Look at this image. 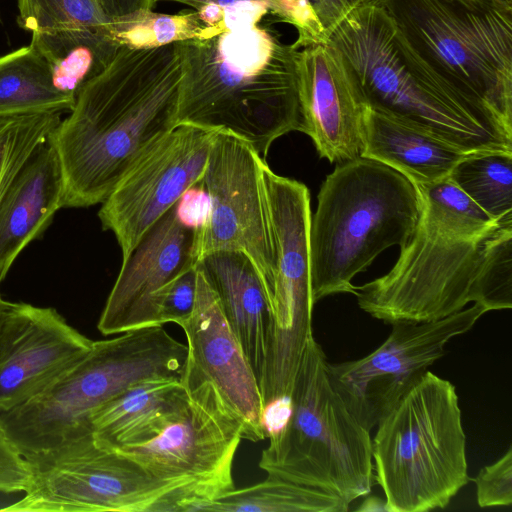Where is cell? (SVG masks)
I'll return each mask as SVG.
<instances>
[{"instance_id": "1", "label": "cell", "mask_w": 512, "mask_h": 512, "mask_svg": "<svg viewBox=\"0 0 512 512\" xmlns=\"http://www.w3.org/2000/svg\"><path fill=\"white\" fill-rule=\"evenodd\" d=\"M182 61L177 43L120 46L85 84L51 133L65 180V207L101 204L130 167L177 125Z\"/></svg>"}, {"instance_id": "2", "label": "cell", "mask_w": 512, "mask_h": 512, "mask_svg": "<svg viewBox=\"0 0 512 512\" xmlns=\"http://www.w3.org/2000/svg\"><path fill=\"white\" fill-rule=\"evenodd\" d=\"M177 124L228 131L266 160L279 137L301 130L296 52L260 25L178 42Z\"/></svg>"}, {"instance_id": "3", "label": "cell", "mask_w": 512, "mask_h": 512, "mask_svg": "<svg viewBox=\"0 0 512 512\" xmlns=\"http://www.w3.org/2000/svg\"><path fill=\"white\" fill-rule=\"evenodd\" d=\"M420 201L415 230L385 275L356 286L359 307L387 324L421 323L477 302L486 244L502 225L448 177L414 185Z\"/></svg>"}, {"instance_id": "4", "label": "cell", "mask_w": 512, "mask_h": 512, "mask_svg": "<svg viewBox=\"0 0 512 512\" xmlns=\"http://www.w3.org/2000/svg\"><path fill=\"white\" fill-rule=\"evenodd\" d=\"M329 41L351 65L369 108L468 152H512V131L440 76L381 5L349 14Z\"/></svg>"}, {"instance_id": "5", "label": "cell", "mask_w": 512, "mask_h": 512, "mask_svg": "<svg viewBox=\"0 0 512 512\" xmlns=\"http://www.w3.org/2000/svg\"><path fill=\"white\" fill-rule=\"evenodd\" d=\"M419 213L417 189L400 172L362 156L339 163L323 181L311 214L314 303L338 293L356 296L353 278L389 247L402 248Z\"/></svg>"}, {"instance_id": "6", "label": "cell", "mask_w": 512, "mask_h": 512, "mask_svg": "<svg viewBox=\"0 0 512 512\" xmlns=\"http://www.w3.org/2000/svg\"><path fill=\"white\" fill-rule=\"evenodd\" d=\"M372 457L388 512L445 508L469 481L455 386L426 371L378 422Z\"/></svg>"}, {"instance_id": "7", "label": "cell", "mask_w": 512, "mask_h": 512, "mask_svg": "<svg viewBox=\"0 0 512 512\" xmlns=\"http://www.w3.org/2000/svg\"><path fill=\"white\" fill-rule=\"evenodd\" d=\"M186 344L163 325L93 341L90 350L41 394L0 415L23 455L92 434L91 414L134 383L153 377L182 379Z\"/></svg>"}, {"instance_id": "8", "label": "cell", "mask_w": 512, "mask_h": 512, "mask_svg": "<svg viewBox=\"0 0 512 512\" xmlns=\"http://www.w3.org/2000/svg\"><path fill=\"white\" fill-rule=\"evenodd\" d=\"M328 363L312 336L293 383L289 420L268 439L259 467L350 505L376 484L372 439L333 386Z\"/></svg>"}, {"instance_id": "9", "label": "cell", "mask_w": 512, "mask_h": 512, "mask_svg": "<svg viewBox=\"0 0 512 512\" xmlns=\"http://www.w3.org/2000/svg\"><path fill=\"white\" fill-rule=\"evenodd\" d=\"M421 57L512 131V6L501 0H381Z\"/></svg>"}, {"instance_id": "10", "label": "cell", "mask_w": 512, "mask_h": 512, "mask_svg": "<svg viewBox=\"0 0 512 512\" xmlns=\"http://www.w3.org/2000/svg\"><path fill=\"white\" fill-rule=\"evenodd\" d=\"M24 456L31 472L25 496L0 511L185 512L211 499L194 482L154 477L92 434Z\"/></svg>"}, {"instance_id": "11", "label": "cell", "mask_w": 512, "mask_h": 512, "mask_svg": "<svg viewBox=\"0 0 512 512\" xmlns=\"http://www.w3.org/2000/svg\"><path fill=\"white\" fill-rule=\"evenodd\" d=\"M273 239L274 284L262 379L268 398L291 393L313 336L309 230L310 193L303 183L262 167Z\"/></svg>"}, {"instance_id": "12", "label": "cell", "mask_w": 512, "mask_h": 512, "mask_svg": "<svg viewBox=\"0 0 512 512\" xmlns=\"http://www.w3.org/2000/svg\"><path fill=\"white\" fill-rule=\"evenodd\" d=\"M266 162L244 139L215 131L201 186L209 198L203 224L194 230V264L220 250H238L256 265L271 306L274 251L262 167Z\"/></svg>"}, {"instance_id": "13", "label": "cell", "mask_w": 512, "mask_h": 512, "mask_svg": "<svg viewBox=\"0 0 512 512\" xmlns=\"http://www.w3.org/2000/svg\"><path fill=\"white\" fill-rule=\"evenodd\" d=\"M187 389L186 404L156 436L112 450L154 477L198 484L212 500L235 488L232 466L243 424L211 382Z\"/></svg>"}, {"instance_id": "14", "label": "cell", "mask_w": 512, "mask_h": 512, "mask_svg": "<svg viewBox=\"0 0 512 512\" xmlns=\"http://www.w3.org/2000/svg\"><path fill=\"white\" fill-rule=\"evenodd\" d=\"M488 310L474 303L439 320L392 324L387 339L356 360L328 363L330 380L359 422L369 431L391 410L445 345L472 329Z\"/></svg>"}, {"instance_id": "15", "label": "cell", "mask_w": 512, "mask_h": 512, "mask_svg": "<svg viewBox=\"0 0 512 512\" xmlns=\"http://www.w3.org/2000/svg\"><path fill=\"white\" fill-rule=\"evenodd\" d=\"M215 131L177 124L126 172L102 202L98 217L125 263L151 227L183 193L200 183Z\"/></svg>"}, {"instance_id": "16", "label": "cell", "mask_w": 512, "mask_h": 512, "mask_svg": "<svg viewBox=\"0 0 512 512\" xmlns=\"http://www.w3.org/2000/svg\"><path fill=\"white\" fill-rule=\"evenodd\" d=\"M92 344L53 308L5 301L0 313V415L45 391Z\"/></svg>"}, {"instance_id": "17", "label": "cell", "mask_w": 512, "mask_h": 512, "mask_svg": "<svg viewBox=\"0 0 512 512\" xmlns=\"http://www.w3.org/2000/svg\"><path fill=\"white\" fill-rule=\"evenodd\" d=\"M296 76L300 132L320 157L342 163L360 157L369 108L347 59L329 40L297 49Z\"/></svg>"}, {"instance_id": "18", "label": "cell", "mask_w": 512, "mask_h": 512, "mask_svg": "<svg viewBox=\"0 0 512 512\" xmlns=\"http://www.w3.org/2000/svg\"><path fill=\"white\" fill-rule=\"evenodd\" d=\"M181 328L188 350L181 379L183 385L188 388L201 382H211L241 420L243 438L253 442L266 439L259 381L222 312L215 292L199 269L194 310Z\"/></svg>"}, {"instance_id": "19", "label": "cell", "mask_w": 512, "mask_h": 512, "mask_svg": "<svg viewBox=\"0 0 512 512\" xmlns=\"http://www.w3.org/2000/svg\"><path fill=\"white\" fill-rule=\"evenodd\" d=\"M175 207L151 227L121 264L97 324L103 335L152 326V295L187 268L196 266L192 259L195 229L179 221Z\"/></svg>"}, {"instance_id": "20", "label": "cell", "mask_w": 512, "mask_h": 512, "mask_svg": "<svg viewBox=\"0 0 512 512\" xmlns=\"http://www.w3.org/2000/svg\"><path fill=\"white\" fill-rule=\"evenodd\" d=\"M63 207L65 180L49 136L21 165L0 198V284L22 250L42 235Z\"/></svg>"}, {"instance_id": "21", "label": "cell", "mask_w": 512, "mask_h": 512, "mask_svg": "<svg viewBox=\"0 0 512 512\" xmlns=\"http://www.w3.org/2000/svg\"><path fill=\"white\" fill-rule=\"evenodd\" d=\"M196 267L215 292L260 385L271 306L256 265L242 251L220 250L202 257Z\"/></svg>"}, {"instance_id": "22", "label": "cell", "mask_w": 512, "mask_h": 512, "mask_svg": "<svg viewBox=\"0 0 512 512\" xmlns=\"http://www.w3.org/2000/svg\"><path fill=\"white\" fill-rule=\"evenodd\" d=\"M188 396L189 391L179 378L138 381L91 414L93 438L108 449L143 443L179 413Z\"/></svg>"}, {"instance_id": "23", "label": "cell", "mask_w": 512, "mask_h": 512, "mask_svg": "<svg viewBox=\"0 0 512 512\" xmlns=\"http://www.w3.org/2000/svg\"><path fill=\"white\" fill-rule=\"evenodd\" d=\"M469 153L398 117L371 108L365 114L361 156L393 168L414 185L447 178Z\"/></svg>"}, {"instance_id": "24", "label": "cell", "mask_w": 512, "mask_h": 512, "mask_svg": "<svg viewBox=\"0 0 512 512\" xmlns=\"http://www.w3.org/2000/svg\"><path fill=\"white\" fill-rule=\"evenodd\" d=\"M75 98L53 82L45 58L31 45L0 56V116L71 111Z\"/></svg>"}, {"instance_id": "25", "label": "cell", "mask_w": 512, "mask_h": 512, "mask_svg": "<svg viewBox=\"0 0 512 512\" xmlns=\"http://www.w3.org/2000/svg\"><path fill=\"white\" fill-rule=\"evenodd\" d=\"M30 44L48 62L55 86L75 99L120 48L112 37L85 30L32 33Z\"/></svg>"}, {"instance_id": "26", "label": "cell", "mask_w": 512, "mask_h": 512, "mask_svg": "<svg viewBox=\"0 0 512 512\" xmlns=\"http://www.w3.org/2000/svg\"><path fill=\"white\" fill-rule=\"evenodd\" d=\"M349 505L323 490L267 475L262 482L193 503L188 512H346Z\"/></svg>"}, {"instance_id": "27", "label": "cell", "mask_w": 512, "mask_h": 512, "mask_svg": "<svg viewBox=\"0 0 512 512\" xmlns=\"http://www.w3.org/2000/svg\"><path fill=\"white\" fill-rule=\"evenodd\" d=\"M448 178L491 218L512 222V152H471Z\"/></svg>"}, {"instance_id": "28", "label": "cell", "mask_w": 512, "mask_h": 512, "mask_svg": "<svg viewBox=\"0 0 512 512\" xmlns=\"http://www.w3.org/2000/svg\"><path fill=\"white\" fill-rule=\"evenodd\" d=\"M18 9V25L31 33L85 30L113 38L95 0H18Z\"/></svg>"}, {"instance_id": "29", "label": "cell", "mask_w": 512, "mask_h": 512, "mask_svg": "<svg viewBox=\"0 0 512 512\" xmlns=\"http://www.w3.org/2000/svg\"><path fill=\"white\" fill-rule=\"evenodd\" d=\"M204 30L195 10L177 14L148 10L112 25L115 41L130 48H154L201 38Z\"/></svg>"}, {"instance_id": "30", "label": "cell", "mask_w": 512, "mask_h": 512, "mask_svg": "<svg viewBox=\"0 0 512 512\" xmlns=\"http://www.w3.org/2000/svg\"><path fill=\"white\" fill-rule=\"evenodd\" d=\"M60 115L0 116V198L29 155L59 125Z\"/></svg>"}, {"instance_id": "31", "label": "cell", "mask_w": 512, "mask_h": 512, "mask_svg": "<svg viewBox=\"0 0 512 512\" xmlns=\"http://www.w3.org/2000/svg\"><path fill=\"white\" fill-rule=\"evenodd\" d=\"M477 302L488 311L512 307V223L488 240L477 284Z\"/></svg>"}, {"instance_id": "32", "label": "cell", "mask_w": 512, "mask_h": 512, "mask_svg": "<svg viewBox=\"0 0 512 512\" xmlns=\"http://www.w3.org/2000/svg\"><path fill=\"white\" fill-rule=\"evenodd\" d=\"M173 1L192 7L205 26L201 38L226 29L259 25L267 14L265 0H154Z\"/></svg>"}, {"instance_id": "33", "label": "cell", "mask_w": 512, "mask_h": 512, "mask_svg": "<svg viewBox=\"0 0 512 512\" xmlns=\"http://www.w3.org/2000/svg\"><path fill=\"white\" fill-rule=\"evenodd\" d=\"M197 290V268L191 266L170 280L151 297V325L175 323L181 326L193 313Z\"/></svg>"}, {"instance_id": "34", "label": "cell", "mask_w": 512, "mask_h": 512, "mask_svg": "<svg viewBox=\"0 0 512 512\" xmlns=\"http://www.w3.org/2000/svg\"><path fill=\"white\" fill-rule=\"evenodd\" d=\"M268 12L278 21L292 25L297 31V40L293 43L301 49L329 40L309 0H265Z\"/></svg>"}, {"instance_id": "35", "label": "cell", "mask_w": 512, "mask_h": 512, "mask_svg": "<svg viewBox=\"0 0 512 512\" xmlns=\"http://www.w3.org/2000/svg\"><path fill=\"white\" fill-rule=\"evenodd\" d=\"M476 500L481 508L512 504V448L496 462L484 466L473 479Z\"/></svg>"}, {"instance_id": "36", "label": "cell", "mask_w": 512, "mask_h": 512, "mask_svg": "<svg viewBox=\"0 0 512 512\" xmlns=\"http://www.w3.org/2000/svg\"><path fill=\"white\" fill-rule=\"evenodd\" d=\"M31 472L26 457L13 442L0 420V493L25 492Z\"/></svg>"}, {"instance_id": "37", "label": "cell", "mask_w": 512, "mask_h": 512, "mask_svg": "<svg viewBox=\"0 0 512 512\" xmlns=\"http://www.w3.org/2000/svg\"><path fill=\"white\" fill-rule=\"evenodd\" d=\"M328 37L335 28L357 9L379 5L381 0H309Z\"/></svg>"}, {"instance_id": "38", "label": "cell", "mask_w": 512, "mask_h": 512, "mask_svg": "<svg viewBox=\"0 0 512 512\" xmlns=\"http://www.w3.org/2000/svg\"><path fill=\"white\" fill-rule=\"evenodd\" d=\"M208 208L209 198L200 183L186 190L175 207L179 221L193 229L203 224Z\"/></svg>"}, {"instance_id": "39", "label": "cell", "mask_w": 512, "mask_h": 512, "mask_svg": "<svg viewBox=\"0 0 512 512\" xmlns=\"http://www.w3.org/2000/svg\"><path fill=\"white\" fill-rule=\"evenodd\" d=\"M105 17L111 23L130 18L144 11L152 10L154 0H95Z\"/></svg>"}, {"instance_id": "40", "label": "cell", "mask_w": 512, "mask_h": 512, "mask_svg": "<svg viewBox=\"0 0 512 512\" xmlns=\"http://www.w3.org/2000/svg\"><path fill=\"white\" fill-rule=\"evenodd\" d=\"M367 496V495H366ZM357 511H387L385 500L376 496H367L361 505L356 509Z\"/></svg>"}, {"instance_id": "41", "label": "cell", "mask_w": 512, "mask_h": 512, "mask_svg": "<svg viewBox=\"0 0 512 512\" xmlns=\"http://www.w3.org/2000/svg\"><path fill=\"white\" fill-rule=\"evenodd\" d=\"M5 301H6V300H4V299L2 298V296H1V294H0V313H1V310H2V308H3V306H4Z\"/></svg>"}, {"instance_id": "42", "label": "cell", "mask_w": 512, "mask_h": 512, "mask_svg": "<svg viewBox=\"0 0 512 512\" xmlns=\"http://www.w3.org/2000/svg\"><path fill=\"white\" fill-rule=\"evenodd\" d=\"M509 6H512V0H501Z\"/></svg>"}, {"instance_id": "43", "label": "cell", "mask_w": 512, "mask_h": 512, "mask_svg": "<svg viewBox=\"0 0 512 512\" xmlns=\"http://www.w3.org/2000/svg\"><path fill=\"white\" fill-rule=\"evenodd\" d=\"M465 1L470 2V3H476V2H479L481 0H465Z\"/></svg>"}]
</instances>
